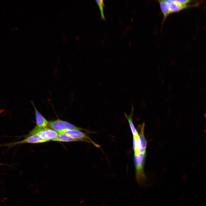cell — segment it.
Instances as JSON below:
<instances>
[{
    "instance_id": "1",
    "label": "cell",
    "mask_w": 206,
    "mask_h": 206,
    "mask_svg": "<svg viewBox=\"0 0 206 206\" xmlns=\"http://www.w3.org/2000/svg\"><path fill=\"white\" fill-rule=\"evenodd\" d=\"M146 153L138 152L134 153V161L136 177L138 183L141 185L146 181L144 168Z\"/></svg>"
},
{
    "instance_id": "2",
    "label": "cell",
    "mask_w": 206,
    "mask_h": 206,
    "mask_svg": "<svg viewBox=\"0 0 206 206\" xmlns=\"http://www.w3.org/2000/svg\"><path fill=\"white\" fill-rule=\"evenodd\" d=\"M48 126L50 128L58 133L66 130H84L69 122L59 119L49 121Z\"/></svg>"
},
{
    "instance_id": "3",
    "label": "cell",
    "mask_w": 206,
    "mask_h": 206,
    "mask_svg": "<svg viewBox=\"0 0 206 206\" xmlns=\"http://www.w3.org/2000/svg\"><path fill=\"white\" fill-rule=\"evenodd\" d=\"M58 134V132L50 128H41L35 126L29 133L28 136L37 135L48 142L55 138Z\"/></svg>"
},
{
    "instance_id": "4",
    "label": "cell",
    "mask_w": 206,
    "mask_h": 206,
    "mask_svg": "<svg viewBox=\"0 0 206 206\" xmlns=\"http://www.w3.org/2000/svg\"><path fill=\"white\" fill-rule=\"evenodd\" d=\"M145 124L138 126L139 136L137 137V143L138 149L140 152L146 153L147 143L144 135Z\"/></svg>"
},
{
    "instance_id": "5",
    "label": "cell",
    "mask_w": 206,
    "mask_h": 206,
    "mask_svg": "<svg viewBox=\"0 0 206 206\" xmlns=\"http://www.w3.org/2000/svg\"><path fill=\"white\" fill-rule=\"evenodd\" d=\"M46 142H47V141L39 136L34 135L29 136L22 140L4 144L3 146L11 148L17 144L25 143H39Z\"/></svg>"
},
{
    "instance_id": "6",
    "label": "cell",
    "mask_w": 206,
    "mask_h": 206,
    "mask_svg": "<svg viewBox=\"0 0 206 206\" xmlns=\"http://www.w3.org/2000/svg\"><path fill=\"white\" fill-rule=\"evenodd\" d=\"M58 133L66 134L76 139L86 140L88 139L87 140H90L95 146H98L97 144L92 141V140L85 133L79 130H66L60 132Z\"/></svg>"
},
{
    "instance_id": "7",
    "label": "cell",
    "mask_w": 206,
    "mask_h": 206,
    "mask_svg": "<svg viewBox=\"0 0 206 206\" xmlns=\"http://www.w3.org/2000/svg\"><path fill=\"white\" fill-rule=\"evenodd\" d=\"M170 14L178 12L189 7L194 6L195 5L183 4L175 0H167Z\"/></svg>"
},
{
    "instance_id": "8",
    "label": "cell",
    "mask_w": 206,
    "mask_h": 206,
    "mask_svg": "<svg viewBox=\"0 0 206 206\" xmlns=\"http://www.w3.org/2000/svg\"><path fill=\"white\" fill-rule=\"evenodd\" d=\"M31 103L35 111V115L36 123V126L41 128H46L48 125L49 122L38 110L32 100L31 101Z\"/></svg>"
},
{
    "instance_id": "9",
    "label": "cell",
    "mask_w": 206,
    "mask_h": 206,
    "mask_svg": "<svg viewBox=\"0 0 206 206\" xmlns=\"http://www.w3.org/2000/svg\"><path fill=\"white\" fill-rule=\"evenodd\" d=\"M52 141L62 142H70L78 141L90 142V141L87 140L76 139L66 134L59 133H58L56 137Z\"/></svg>"
},
{
    "instance_id": "10",
    "label": "cell",
    "mask_w": 206,
    "mask_h": 206,
    "mask_svg": "<svg viewBox=\"0 0 206 206\" xmlns=\"http://www.w3.org/2000/svg\"><path fill=\"white\" fill-rule=\"evenodd\" d=\"M157 1L159 2L161 11L163 14V19L162 22V25L167 17L171 14L167 0H159Z\"/></svg>"
},
{
    "instance_id": "11",
    "label": "cell",
    "mask_w": 206,
    "mask_h": 206,
    "mask_svg": "<svg viewBox=\"0 0 206 206\" xmlns=\"http://www.w3.org/2000/svg\"><path fill=\"white\" fill-rule=\"evenodd\" d=\"M131 107V112L129 115H128L125 112H124V113L126 118L128 122L131 131L133 136L136 137H138L139 136L138 133L134 127L132 121V116L134 110V108L133 104H132Z\"/></svg>"
},
{
    "instance_id": "12",
    "label": "cell",
    "mask_w": 206,
    "mask_h": 206,
    "mask_svg": "<svg viewBox=\"0 0 206 206\" xmlns=\"http://www.w3.org/2000/svg\"><path fill=\"white\" fill-rule=\"evenodd\" d=\"M96 2L99 7L101 13V18L105 20V18L104 12V4L103 0H96Z\"/></svg>"
},
{
    "instance_id": "13",
    "label": "cell",
    "mask_w": 206,
    "mask_h": 206,
    "mask_svg": "<svg viewBox=\"0 0 206 206\" xmlns=\"http://www.w3.org/2000/svg\"><path fill=\"white\" fill-rule=\"evenodd\" d=\"M137 137H136L135 136H133V149L134 153H136L138 152H139L138 150V148Z\"/></svg>"
},
{
    "instance_id": "14",
    "label": "cell",
    "mask_w": 206,
    "mask_h": 206,
    "mask_svg": "<svg viewBox=\"0 0 206 206\" xmlns=\"http://www.w3.org/2000/svg\"><path fill=\"white\" fill-rule=\"evenodd\" d=\"M205 118H206V113L205 114Z\"/></svg>"
},
{
    "instance_id": "15",
    "label": "cell",
    "mask_w": 206,
    "mask_h": 206,
    "mask_svg": "<svg viewBox=\"0 0 206 206\" xmlns=\"http://www.w3.org/2000/svg\"><path fill=\"white\" fill-rule=\"evenodd\" d=\"M2 164L0 163V165H2Z\"/></svg>"
}]
</instances>
